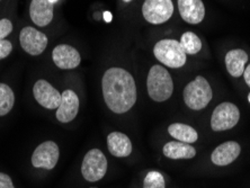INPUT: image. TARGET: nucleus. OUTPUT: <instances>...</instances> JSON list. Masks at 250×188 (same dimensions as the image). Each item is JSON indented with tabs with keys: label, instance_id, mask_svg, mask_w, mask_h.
Returning <instances> with one entry per match:
<instances>
[{
	"label": "nucleus",
	"instance_id": "f257e3e1",
	"mask_svg": "<svg viewBox=\"0 0 250 188\" xmlns=\"http://www.w3.org/2000/svg\"><path fill=\"white\" fill-rule=\"evenodd\" d=\"M103 96L107 107L116 114L126 113L137 102V86L130 72L122 68H111L102 80Z\"/></svg>",
	"mask_w": 250,
	"mask_h": 188
},
{
	"label": "nucleus",
	"instance_id": "f03ea898",
	"mask_svg": "<svg viewBox=\"0 0 250 188\" xmlns=\"http://www.w3.org/2000/svg\"><path fill=\"white\" fill-rule=\"evenodd\" d=\"M146 87L150 98L154 102H165L171 97L174 91V83L170 77V73L166 68L161 65H153L150 69Z\"/></svg>",
	"mask_w": 250,
	"mask_h": 188
},
{
	"label": "nucleus",
	"instance_id": "7ed1b4c3",
	"mask_svg": "<svg viewBox=\"0 0 250 188\" xmlns=\"http://www.w3.org/2000/svg\"><path fill=\"white\" fill-rule=\"evenodd\" d=\"M183 95L187 107L194 110H201L207 107L213 97L211 86L202 76H197L190 81L184 89Z\"/></svg>",
	"mask_w": 250,
	"mask_h": 188
},
{
	"label": "nucleus",
	"instance_id": "20e7f679",
	"mask_svg": "<svg viewBox=\"0 0 250 188\" xmlns=\"http://www.w3.org/2000/svg\"><path fill=\"white\" fill-rule=\"evenodd\" d=\"M154 57L169 68H182L186 63V53L176 40H161L153 47Z\"/></svg>",
	"mask_w": 250,
	"mask_h": 188
},
{
	"label": "nucleus",
	"instance_id": "39448f33",
	"mask_svg": "<svg viewBox=\"0 0 250 188\" xmlns=\"http://www.w3.org/2000/svg\"><path fill=\"white\" fill-rule=\"evenodd\" d=\"M107 171V159L98 149H91L86 153L82 165V174L87 182L101 180Z\"/></svg>",
	"mask_w": 250,
	"mask_h": 188
},
{
	"label": "nucleus",
	"instance_id": "423d86ee",
	"mask_svg": "<svg viewBox=\"0 0 250 188\" xmlns=\"http://www.w3.org/2000/svg\"><path fill=\"white\" fill-rule=\"evenodd\" d=\"M240 120V112L232 103H222L214 109L211 117L213 131L221 132L233 128Z\"/></svg>",
	"mask_w": 250,
	"mask_h": 188
},
{
	"label": "nucleus",
	"instance_id": "0eeeda50",
	"mask_svg": "<svg viewBox=\"0 0 250 188\" xmlns=\"http://www.w3.org/2000/svg\"><path fill=\"white\" fill-rule=\"evenodd\" d=\"M145 20L150 24H164L174 14L171 0H146L142 6Z\"/></svg>",
	"mask_w": 250,
	"mask_h": 188
},
{
	"label": "nucleus",
	"instance_id": "6e6552de",
	"mask_svg": "<svg viewBox=\"0 0 250 188\" xmlns=\"http://www.w3.org/2000/svg\"><path fill=\"white\" fill-rule=\"evenodd\" d=\"M60 156V150L56 142L45 141L34 150L32 156V165L35 168L52 170L56 167Z\"/></svg>",
	"mask_w": 250,
	"mask_h": 188
},
{
	"label": "nucleus",
	"instance_id": "1a4fd4ad",
	"mask_svg": "<svg viewBox=\"0 0 250 188\" xmlns=\"http://www.w3.org/2000/svg\"><path fill=\"white\" fill-rule=\"evenodd\" d=\"M35 101L44 108L57 109L61 104L62 95L46 80L40 79L33 87Z\"/></svg>",
	"mask_w": 250,
	"mask_h": 188
},
{
	"label": "nucleus",
	"instance_id": "9d476101",
	"mask_svg": "<svg viewBox=\"0 0 250 188\" xmlns=\"http://www.w3.org/2000/svg\"><path fill=\"white\" fill-rule=\"evenodd\" d=\"M20 42L23 50L31 55H40L47 46L46 35L31 26L21 29Z\"/></svg>",
	"mask_w": 250,
	"mask_h": 188
},
{
	"label": "nucleus",
	"instance_id": "9b49d317",
	"mask_svg": "<svg viewBox=\"0 0 250 188\" xmlns=\"http://www.w3.org/2000/svg\"><path fill=\"white\" fill-rule=\"evenodd\" d=\"M52 59L54 64L58 68L64 70L75 69L82 62V58H80L78 51L75 47L67 45V44H60V45L54 47Z\"/></svg>",
	"mask_w": 250,
	"mask_h": 188
},
{
	"label": "nucleus",
	"instance_id": "f8f14e48",
	"mask_svg": "<svg viewBox=\"0 0 250 188\" xmlns=\"http://www.w3.org/2000/svg\"><path fill=\"white\" fill-rule=\"evenodd\" d=\"M61 95V104L57 108V119L61 123H69L75 120L79 112V98L78 95L71 89L64 90Z\"/></svg>",
	"mask_w": 250,
	"mask_h": 188
},
{
	"label": "nucleus",
	"instance_id": "ddd939ff",
	"mask_svg": "<svg viewBox=\"0 0 250 188\" xmlns=\"http://www.w3.org/2000/svg\"><path fill=\"white\" fill-rule=\"evenodd\" d=\"M178 9L188 24H200L204 20L205 7L202 0H178Z\"/></svg>",
	"mask_w": 250,
	"mask_h": 188
},
{
	"label": "nucleus",
	"instance_id": "4468645a",
	"mask_svg": "<svg viewBox=\"0 0 250 188\" xmlns=\"http://www.w3.org/2000/svg\"><path fill=\"white\" fill-rule=\"evenodd\" d=\"M53 5L49 0H32L29 15L38 26H47L53 20Z\"/></svg>",
	"mask_w": 250,
	"mask_h": 188
},
{
	"label": "nucleus",
	"instance_id": "2eb2a0df",
	"mask_svg": "<svg viewBox=\"0 0 250 188\" xmlns=\"http://www.w3.org/2000/svg\"><path fill=\"white\" fill-rule=\"evenodd\" d=\"M241 152V146L234 141L222 143L212 152L211 160L216 166H228L237 159Z\"/></svg>",
	"mask_w": 250,
	"mask_h": 188
},
{
	"label": "nucleus",
	"instance_id": "dca6fc26",
	"mask_svg": "<svg viewBox=\"0 0 250 188\" xmlns=\"http://www.w3.org/2000/svg\"><path fill=\"white\" fill-rule=\"evenodd\" d=\"M107 148L114 157L125 158L132 152V143L127 135L121 132H112L107 136Z\"/></svg>",
	"mask_w": 250,
	"mask_h": 188
},
{
	"label": "nucleus",
	"instance_id": "f3484780",
	"mask_svg": "<svg viewBox=\"0 0 250 188\" xmlns=\"http://www.w3.org/2000/svg\"><path fill=\"white\" fill-rule=\"evenodd\" d=\"M248 61V54L244 50H231L226 54V65L228 72L234 78L244 75L246 63Z\"/></svg>",
	"mask_w": 250,
	"mask_h": 188
},
{
	"label": "nucleus",
	"instance_id": "a211bd4d",
	"mask_svg": "<svg viewBox=\"0 0 250 188\" xmlns=\"http://www.w3.org/2000/svg\"><path fill=\"white\" fill-rule=\"evenodd\" d=\"M164 154L169 159H193L196 156V150L189 143L171 141L165 145Z\"/></svg>",
	"mask_w": 250,
	"mask_h": 188
},
{
	"label": "nucleus",
	"instance_id": "6ab92c4d",
	"mask_svg": "<svg viewBox=\"0 0 250 188\" xmlns=\"http://www.w3.org/2000/svg\"><path fill=\"white\" fill-rule=\"evenodd\" d=\"M168 132L172 138L184 143H194L197 141V131L192 126L183 123H174L168 127Z\"/></svg>",
	"mask_w": 250,
	"mask_h": 188
},
{
	"label": "nucleus",
	"instance_id": "aec40b11",
	"mask_svg": "<svg viewBox=\"0 0 250 188\" xmlns=\"http://www.w3.org/2000/svg\"><path fill=\"white\" fill-rule=\"evenodd\" d=\"M15 104V95L12 88L6 84H0V116L8 114Z\"/></svg>",
	"mask_w": 250,
	"mask_h": 188
},
{
	"label": "nucleus",
	"instance_id": "412c9836",
	"mask_svg": "<svg viewBox=\"0 0 250 188\" xmlns=\"http://www.w3.org/2000/svg\"><path fill=\"white\" fill-rule=\"evenodd\" d=\"M181 45L186 54H196L202 49V42L200 38L193 32H186L182 35Z\"/></svg>",
	"mask_w": 250,
	"mask_h": 188
},
{
	"label": "nucleus",
	"instance_id": "4be33fe9",
	"mask_svg": "<svg viewBox=\"0 0 250 188\" xmlns=\"http://www.w3.org/2000/svg\"><path fill=\"white\" fill-rule=\"evenodd\" d=\"M143 188H166L164 176L158 171H150L143 182Z\"/></svg>",
	"mask_w": 250,
	"mask_h": 188
},
{
	"label": "nucleus",
	"instance_id": "5701e85b",
	"mask_svg": "<svg viewBox=\"0 0 250 188\" xmlns=\"http://www.w3.org/2000/svg\"><path fill=\"white\" fill-rule=\"evenodd\" d=\"M13 31V24L9 20H0V41L5 40Z\"/></svg>",
	"mask_w": 250,
	"mask_h": 188
},
{
	"label": "nucleus",
	"instance_id": "b1692460",
	"mask_svg": "<svg viewBox=\"0 0 250 188\" xmlns=\"http://www.w3.org/2000/svg\"><path fill=\"white\" fill-rule=\"evenodd\" d=\"M13 51V45L9 41L2 40L0 41V60L8 57Z\"/></svg>",
	"mask_w": 250,
	"mask_h": 188
},
{
	"label": "nucleus",
	"instance_id": "393cba45",
	"mask_svg": "<svg viewBox=\"0 0 250 188\" xmlns=\"http://www.w3.org/2000/svg\"><path fill=\"white\" fill-rule=\"evenodd\" d=\"M0 188H15L12 178L3 172H0Z\"/></svg>",
	"mask_w": 250,
	"mask_h": 188
},
{
	"label": "nucleus",
	"instance_id": "a878e982",
	"mask_svg": "<svg viewBox=\"0 0 250 188\" xmlns=\"http://www.w3.org/2000/svg\"><path fill=\"white\" fill-rule=\"evenodd\" d=\"M244 78H245L246 84H248V87H250V64L248 65L247 68L245 69V71H244Z\"/></svg>",
	"mask_w": 250,
	"mask_h": 188
},
{
	"label": "nucleus",
	"instance_id": "bb28decb",
	"mask_svg": "<svg viewBox=\"0 0 250 188\" xmlns=\"http://www.w3.org/2000/svg\"><path fill=\"white\" fill-rule=\"evenodd\" d=\"M104 20H105V21H107V23H111V21H112V14L108 13V12H105L104 13Z\"/></svg>",
	"mask_w": 250,
	"mask_h": 188
},
{
	"label": "nucleus",
	"instance_id": "cd10ccee",
	"mask_svg": "<svg viewBox=\"0 0 250 188\" xmlns=\"http://www.w3.org/2000/svg\"><path fill=\"white\" fill-rule=\"evenodd\" d=\"M49 1H51L52 3H56V2L58 1V0H49Z\"/></svg>",
	"mask_w": 250,
	"mask_h": 188
},
{
	"label": "nucleus",
	"instance_id": "c85d7f7f",
	"mask_svg": "<svg viewBox=\"0 0 250 188\" xmlns=\"http://www.w3.org/2000/svg\"><path fill=\"white\" fill-rule=\"evenodd\" d=\"M123 1H124V2H131L132 0H123Z\"/></svg>",
	"mask_w": 250,
	"mask_h": 188
},
{
	"label": "nucleus",
	"instance_id": "c756f323",
	"mask_svg": "<svg viewBox=\"0 0 250 188\" xmlns=\"http://www.w3.org/2000/svg\"><path fill=\"white\" fill-rule=\"evenodd\" d=\"M248 102H249V104H250V94L248 95Z\"/></svg>",
	"mask_w": 250,
	"mask_h": 188
},
{
	"label": "nucleus",
	"instance_id": "7c9ffc66",
	"mask_svg": "<svg viewBox=\"0 0 250 188\" xmlns=\"http://www.w3.org/2000/svg\"><path fill=\"white\" fill-rule=\"evenodd\" d=\"M91 188H94V187H91Z\"/></svg>",
	"mask_w": 250,
	"mask_h": 188
}]
</instances>
